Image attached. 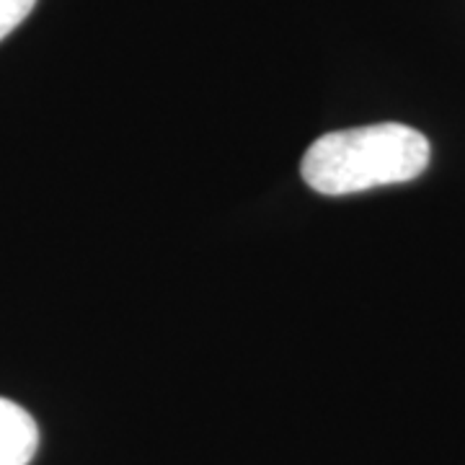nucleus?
Segmentation results:
<instances>
[{
  "instance_id": "obj_1",
  "label": "nucleus",
  "mask_w": 465,
  "mask_h": 465,
  "mask_svg": "<svg viewBox=\"0 0 465 465\" xmlns=\"http://www.w3.org/2000/svg\"><path fill=\"white\" fill-rule=\"evenodd\" d=\"M430 140L399 122L367 124L318 137L302 155V179L326 197L411 182L430 166Z\"/></svg>"
},
{
  "instance_id": "obj_2",
  "label": "nucleus",
  "mask_w": 465,
  "mask_h": 465,
  "mask_svg": "<svg viewBox=\"0 0 465 465\" xmlns=\"http://www.w3.org/2000/svg\"><path fill=\"white\" fill-rule=\"evenodd\" d=\"M39 448V427L18 403L0 399V465H29Z\"/></svg>"
},
{
  "instance_id": "obj_3",
  "label": "nucleus",
  "mask_w": 465,
  "mask_h": 465,
  "mask_svg": "<svg viewBox=\"0 0 465 465\" xmlns=\"http://www.w3.org/2000/svg\"><path fill=\"white\" fill-rule=\"evenodd\" d=\"M34 5L36 0H0V42L26 21Z\"/></svg>"
}]
</instances>
